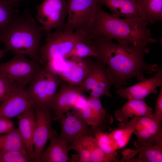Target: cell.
Masks as SVG:
<instances>
[{
  "label": "cell",
  "mask_w": 162,
  "mask_h": 162,
  "mask_svg": "<svg viewBox=\"0 0 162 162\" xmlns=\"http://www.w3.org/2000/svg\"><path fill=\"white\" fill-rule=\"evenodd\" d=\"M92 40L97 52L96 58L110 70L116 90L123 88L131 78L142 80L145 78L144 72L151 74L160 68L156 64H148L144 61L145 54L150 50L148 45L122 44L102 36L94 37Z\"/></svg>",
  "instance_id": "6da1fadb"
},
{
  "label": "cell",
  "mask_w": 162,
  "mask_h": 162,
  "mask_svg": "<svg viewBox=\"0 0 162 162\" xmlns=\"http://www.w3.org/2000/svg\"><path fill=\"white\" fill-rule=\"evenodd\" d=\"M98 8L88 34L92 38L102 36L124 45L147 44L157 42L140 18H122Z\"/></svg>",
  "instance_id": "7a4b0ae2"
},
{
  "label": "cell",
  "mask_w": 162,
  "mask_h": 162,
  "mask_svg": "<svg viewBox=\"0 0 162 162\" xmlns=\"http://www.w3.org/2000/svg\"><path fill=\"white\" fill-rule=\"evenodd\" d=\"M43 32L41 25L26 10L0 33V41L6 52L24 55L39 64Z\"/></svg>",
  "instance_id": "3957f363"
},
{
  "label": "cell",
  "mask_w": 162,
  "mask_h": 162,
  "mask_svg": "<svg viewBox=\"0 0 162 162\" xmlns=\"http://www.w3.org/2000/svg\"><path fill=\"white\" fill-rule=\"evenodd\" d=\"M62 81L47 62L26 88V91L36 107L51 111L52 103Z\"/></svg>",
  "instance_id": "277c9868"
},
{
  "label": "cell",
  "mask_w": 162,
  "mask_h": 162,
  "mask_svg": "<svg viewBox=\"0 0 162 162\" xmlns=\"http://www.w3.org/2000/svg\"><path fill=\"white\" fill-rule=\"evenodd\" d=\"M45 34V43L40 50L39 64L41 66L56 58H64L78 42L90 37L83 32L63 30Z\"/></svg>",
  "instance_id": "5b68a950"
},
{
  "label": "cell",
  "mask_w": 162,
  "mask_h": 162,
  "mask_svg": "<svg viewBox=\"0 0 162 162\" xmlns=\"http://www.w3.org/2000/svg\"><path fill=\"white\" fill-rule=\"evenodd\" d=\"M114 84L113 76L107 66L97 58L93 61L88 57L85 76L80 86L84 91L88 92L90 97L110 98V89Z\"/></svg>",
  "instance_id": "8992f818"
},
{
  "label": "cell",
  "mask_w": 162,
  "mask_h": 162,
  "mask_svg": "<svg viewBox=\"0 0 162 162\" xmlns=\"http://www.w3.org/2000/svg\"><path fill=\"white\" fill-rule=\"evenodd\" d=\"M67 19L63 30L88 34L97 10L99 0H67Z\"/></svg>",
  "instance_id": "52a82bcc"
},
{
  "label": "cell",
  "mask_w": 162,
  "mask_h": 162,
  "mask_svg": "<svg viewBox=\"0 0 162 162\" xmlns=\"http://www.w3.org/2000/svg\"><path fill=\"white\" fill-rule=\"evenodd\" d=\"M42 67L25 55L17 54L9 61L0 64V74L25 87Z\"/></svg>",
  "instance_id": "ba28073f"
},
{
  "label": "cell",
  "mask_w": 162,
  "mask_h": 162,
  "mask_svg": "<svg viewBox=\"0 0 162 162\" xmlns=\"http://www.w3.org/2000/svg\"><path fill=\"white\" fill-rule=\"evenodd\" d=\"M37 11V20L45 34L63 30L68 13L67 0H44Z\"/></svg>",
  "instance_id": "9c48e42d"
},
{
  "label": "cell",
  "mask_w": 162,
  "mask_h": 162,
  "mask_svg": "<svg viewBox=\"0 0 162 162\" xmlns=\"http://www.w3.org/2000/svg\"><path fill=\"white\" fill-rule=\"evenodd\" d=\"M162 120L160 113L139 118L133 132L137 138L134 143L136 148L162 146Z\"/></svg>",
  "instance_id": "30bf717a"
},
{
  "label": "cell",
  "mask_w": 162,
  "mask_h": 162,
  "mask_svg": "<svg viewBox=\"0 0 162 162\" xmlns=\"http://www.w3.org/2000/svg\"><path fill=\"white\" fill-rule=\"evenodd\" d=\"M35 126L33 138L34 162H40L41 155L47 141L51 138L59 136L52 129L53 121L51 111L35 107Z\"/></svg>",
  "instance_id": "8fae6325"
},
{
  "label": "cell",
  "mask_w": 162,
  "mask_h": 162,
  "mask_svg": "<svg viewBox=\"0 0 162 162\" xmlns=\"http://www.w3.org/2000/svg\"><path fill=\"white\" fill-rule=\"evenodd\" d=\"M84 92L80 86H73L62 81L51 105L53 121H58L71 110L77 98Z\"/></svg>",
  "instance_id": "7c38bea8"
},
{
  "label": "cell",
  "mask_w": 162,
  "mask_h": 162,
  "mask_svg": "<svg viewBox=\"0 0 162 162\" xmlns=\"http://www.w3.org/2000/svg\"><path fill=\"white\" fill-rule=\"evenodd\" d=\"M76 112L89 126L103 132L113 123L112 116L104 109L99 98L89 97L86 105Z\"/></svg>",
  "instance_id": "4fadbf2b"
},
{
  "label": "cell",
  "mask_w": 162,
  "mask_h": 162,
  "mask_svg": "<svg viewBox=\"0 0 162 162\" xmlns=\"http://www.w3.org/2000/svg\"><path fill=\"white\" fill-rule=\"evenodd\" d=\"M61 126L59 136L68 145L77 138L85 136H92V128L76 112L72 110L65 114L58 120Z\"/></svg>",
  "instance_id": "5bb4252c"
},
{
  "label": "cell",
  "mask_w": 162,
  "mask_h": 162,
  "mask_svg": "<svg viewBox=\"0 0 162 162\" xmlns=\"http://www.w3.org/2000/svg\"><path fill=\"white\" fill-rule=\"evenodd\" d=\"M35 107L25 87L21 88L11 94L0 104V119L16 117Z\"/></svg>",
  "instance_id": "9a60e30c"
},
{
  "label": "cell",
  "mask_w": 162,
  "mask_h": 162,
  "mask_svg": "<svg viewBox=\"0 0 162 162\" xmlns=\"http://www.w3.org/2000/svg\"><path fill=\"white\" fill-rule=\"evenodd\" d=\"M159 86H162V71L160 68L153 76L145 78L133 85L116 90V92L122 98L128 100H144L152 94L157 93V88Z\"/></svg>",
  "instance_id": "2e32d148"
},
{
  "label": "cell",
  "mask_w": 162,
  "mask_h": 162,
  "mask_svg": "<svg viewBox=\"0 0 162 162\" xmlns=\"http://www.w3.org/2000/svg\"><path fill=\"white\" fill-rule=\"evenodd\" d=\"M88 58L73 56L68 58L58 75L66 83L74 86H80L86 74Z\"/></svg>",
  "instance_id": "e0dca14e"
},
{
  "label": "cell",
  "mask_w": 162,
  "mask_h": 162,
  "mask_svg": "<svg viewBox=\"0 0 162 162\" xmlns=\"http://www.w3.org/2000/svg\"><path fill=\"white\" fill-rule=\"evenodd\" d=\"M16 118L19 124L17 129L25 145L28 154L33 160V141L35 126L34 108L27 110Z\"/></svg>",
  "instance_id": "ac0fdd59"
},
{
  "label": "cell",
  "mask_w": 162,
  "mask_h": 162,
  "mask_svg": "<svg viewBox=\"0 0 162 162\" xmlns=\"http://www.w3.org/2000/svg\"><path fill=\"white\" fill-rule=\"evenodd\" d=\"M152 110L144 100L132 99L128 100L122 107L115 112L116 118L119 122L128 121L129 118H133L151 115Z\"/></svg>",
  "instance_id": "d6986e66"
},
{
  "label": "cell",
  "mask_w": 162,
  "mask_h": 162,
  "mask_svg": "<svg viewBox=\"0 0 162 162\" xmlns=\"http://www.w3.org/2000/svg\"><path fill=\"white\" fill-rule=\"evenodd\" d=\"M140 17L147 26L162 20V0H136Z\"/></svg>",
  "instance_id": "ffe728a7"
},
{
  "label": "cell",
  "mask_w": 162,
  "mask_h": 162,
  "mask_svg": "<svg viewBox=\"0 0 162 162\" xmlns=\"http://www.w3.org/2000/svg\"><path fill=\"white\" fill-rule=\"evenodd\" d=\"M42 153L40 162H67L70 159L68 145L59 136L52 138Z\"/></svg>",
  "instance_id": "44dd1931"
},
{
  "label": "cell",
  "mask_w": 162,
  "mask_h": 162,
  "mask_svg": "<svg viewBox=\"0 0 162 162\" xmlns=\"http://www.w3.org/2000/svg\"><path fill=\"white\" fill-rule=\"evenodd\" d=\"M111 12V14L118 17L128 19L140 18L138 13L136 0H99Z\"/></svg>",
  "instance_id": "7402d4cb"
},
{
  "label": "cell",
  "mask_w": 162,
  "mask_h": 162,
  "mask_svg": "<svg viewBox=\"0 0 162 162\" xmlns=\"http://www.w3.org/2000/svg\"><path fill=\"white\" fill-rule=\"evenodd\" d=\"M139 117L133 118L125 122H120L118 126L107 133L117 145L118 149L124 147L128 142L136 128Z\"/></svg>",
  "instance_id": "603a6c76"
},
{
  "label": "cell",
  "mask_w": 162,
  "mask_h": 162,
  "mask_svg": "<svg viewBox=\"0 0 162 162\" xmlns=\"http://www.w3.org/2000/svg\"><path fill=\"white\" fill-rule=\"evenodd\" d=\"M92 128L93 136L111 162H119L117 152L118 148L107 133H105L98 128Z\"/></svg>",
  "instance_id": "cb8c5ba5"
},
{
  "label": "cell",
  "mask_w": 162,
  "mask_h": 162,
  "mask_svg": "<svg viewBox=\"0 0 162 162\" xmlns=\"http://www.w3.org/2000/svg\"><path fill=\"white\" fill-rule=\"evenodd\" d=\"M13 150L27 154L25 145L17 128L9 133L0 134V155Z\"/></svg>",
  "instance_id": "d4e9b609"
},
{
  "label": "cell",
  "mask_w": 162,
  "mask_h": 162,
  "mask_svg": "<svg viewBox=\"0 0 162 162\" xmlns=\"http://www.w3.org/2000/svg\"><path fill=\"white\" fill-rule=\"evenodd\" d=\"M16 0H0V33L4 30L18 15Z\"/></svg>",
  "instance_id": "484cf974"
},
{
  "label": "cell",
  "mask_w": 162,
  "mask_h": 162,
  "mask_svg": "<svg viewBox=\"0 0 162 162\" xmlns=\"http://www.w3.org/2000/svg\"><path fill=\"white\" fill-rule=\"evenodd\" d=\"M97 56V50L93 43L92 38H89L78 42L64 58L73 56L84 58L90 56L96 57Z\"/></svg>",
  "instance_id": "4316f807"
},
{
  "label": "cell",
  "mask_w": 162,
  "mask_h": 162,
  "mask_svg": "<svg viewBox=\"0 0 162 162\" xmlns=\"http://www.w3.org/2000/svg\"><path fill=\"white\" fill-rule=\"evenodd\" d=\"M69 150H74L78 154L73 155L71 162H91L90 154L85 141L84 136L78 138L68 146Z\"/></svg>",
  "instance_id": "83f0119b"
},
{
  "label": "cell",
  "mask_w": 162,
  "mask_h": 162,
  "mask_svg": "<svg viewBox=\"0 0 162 162\" xmlns=\"http://www.w3.org/2000/svg\"><path fill=\"white\" fill-rule=\"evenodd\" d=\"M129 162H162V146L154 145L138 154V157L132 158Z\"/></svg>",
  "instance_id": "f1b7e54d"
},
{
  "label": "cell",
  "mask_w": 162,
  "mask_h": 162,
  "mask_svg": "<svg viewBox=\"0 0 162 162\" xmlns=\"http://www.w3.org/2000/svg\"><path fill=\"white\" fill-rule=\"evenodd\" d=\"M90 154L91 162H110V160L92 136H84Z\"/></svg>",
  "instance_id": "f546056e"
},
{
  "label": "cell",
  "mask_w": 162,
  "mask_h": 162,
  "mask_svg": "<svg viewBox=\"0 0 162 162\" xmlns=\"http://www.w3.org/2000/svg\"><path fill=\"white\" fill-rule=\"evenodd\" d=\"M23 87H25L0 74V102L12 93Z\"/></svg>",
  "instance_id": "4dcf8cb0"
},
{
  "label": "cell",
  "mask_w": 162,
  "mask_h": 162,
  "mask_svg": "<svg viewBox=\"0 0 162 162\" xmlns=\"http://www.w3.org/2000/svg\"><path fill=\"white\" fill-rule=\"evenodd\" d=\"M34 162L32 158L26 153L13 150L0 155V162Z\"/></svg>",
  "instance_id": "1f68e13d"
},
{
  "label": "cell",
  "mask_w": 162,
  "mask_h": 162,
  "mask_svg": "<svg viewBox=\"0 0 162 162\" xmlns=\"http://www.w3.org/2000/svg\"><path fill=\"white\" fill-rule=\"evenodd\" d=\"M15 129L14 123L10 119H0V134L9 133Z\"/></svg>",
  "instance_id": "d6a6232c"
},
{
  "label": "cell",
  "mask_w": 162,
  "mask_h": 162,
  "mask_svg": "<svg viewBox=\"0 0 162 162\" xmlns=\"http://www.w3.org/2000/svg\"><path fill=\"white\" fill-rule=\"evenodd\" d=\"M87 99L82 95H80L76 99L72 109V110L77 112L84 107L87 104Z\"/></svg>",
  "instance_id": "836d02e7"
},
{
  "label": "cell",
  "mask_w": 162,
  "mask_h": 162,
  "mask_svg": "<svg viewBox=\"0 0 162 162\" xmlns=\"http://www.w3.org/2000/svg\"><path fill=\"white\" fill-rule=\"evenodd\" d=\"M155 113H162V86L156 99Z\"/></svg>",
  "instance_id": "e575fe53"
},
{
  "label": "cell",
  "mask_w": 162,
  "mask_h": 162,
  "mask_svg": "<svg viewBox=\"0 0 162 162\" xmlns=\"http://www.w3.org/2000/svg\"><path fill=\"white\" fill-rule=\"evenodd\" d=\"M1 42L0 41V44ZM6 51L4 50L0 49V60L4 56Z\"/></svg>",
  "instance_id": "d590c367"
},
{
  "label": "cell",
  "mask_w": 162,
  "mask_h": 162,
  "mask_svg": "<svg viewBox=\"0 0 162 162\" xmlns=\"http://www.w3.org/2000/svg\"><path fill=\"white\" fill-rule=\"evenodd\" d=\"M16 0V1H19V0Z\"/></svg>",
  "instance_id": "8d00e7d4"
}]
</instances>
